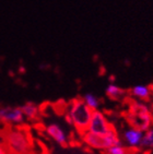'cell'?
I'll return each instance as SVG.
<instances>
[{
  "instance_id": "cell-10",
  "label": "cell",
  "mask_w": 153,
  "mask_h": 154,
  "mask_svg": "<svg viewBox=\"0 0 153 154\" xmlns=\"http://www.w3.org/2000/svg\"><path fill=\"white\" fill-rule=\"evenodd\" d=\"M21 109L23 113L24 117L29 120H37L38 116H39V107L37 104H35L34 102H25L22 105Z\"/></svg>"
},
{
  "instance_id": "cell-7",
  "label": "cell",
  "mask_w": 153,
  "mask_h": 154,
  "mask_svg": "<svg viewBox=\"0 0 153 154\" xmlns=\"http://www.w3.org/2000/svg\"><path fill=\"white\" fill-rule=\"evenodd\" d=\"M46 132L52 139L59 145L66 146L68 144V137L66 132L64 131L59 125L57 124H50L46 127Z\"/></svg>"
},
{
  "instance_id": "cell-3",
  "label": "cell",
  "mask_w": 153,
  "mask_h": 154,
  "mask_svg": "<svg viewBox=\"0 0 153 154\" xmlns=\"http://www.w3.org/2000/svg\"><path fill=\"white\" fill-rule=\"evenodd\" d=\"M127 120L133 128L144 132L149 130L153 125V115L148 105L136 100H130L127 112Z\"/></svg>"
},
{
  "instance_id": "cell-5",
  "label": "cell",
  "mask_w": 153,
  "mask_h": 154,
  "mask_svg": "<svg viewBox=\"0 0 153 154\" xmlns=\"http://www.w3.org/2000/svg\"><path fill=\"white\" fill-rule=\"evenodd\" d=\"M115 129L105 114L103 112H101L98 109H94L92 112L91 120L89 124L88 131L92 132V134H105L108 131Z\"/></svg>"
},
{
  "instance_id": "cell-4",
  "label": "cell",
  "mask_w": 153,
  "mask_h": 154,
  "mask_svg": "<svg viewBox=\"0 0 153 154\" xmlns=\"http://www.w3.org/2000/svg\"><path fill=\"white\" fill-rule=\"evenodd\" d=\"M82 137L83 142L86 145H89L92 149H96V150H102V151H106L108 148L113 146V145H121L120 138L118 137L117 131L113 129V130L108 131L105 134H92L90 131H86Z\"/></svg>"
},
{
  "instance_id": "cell-9",
  "label": "cell",
  "mask_w": 153,
  "mask_h": 154,
  "mask_svg": "<svg viewBox=\"0 0 153 154\" xmlns=\"http://www.w3.org/2000/svg\"><path fill=\"white\" fill-rule=\"evenodd\" d=\"M129 93L131 94L133 98L136 100H140L143 102H150L151 97L153 96V90L152 88L148 85H143V84H138L135 85L130 89Z\"/></svg>"
},
{
  "instance_id": "cell-6",
  "label": "cell",
  "mask_w": 153,
  "mask_h": 154,
  "mask_svg": "<svg viewBox=\"0 0 153 154\" xmlns=\"http://www.w3.org/2000/svg\"><path fill=\"white\" fill-rule=\"evenodd\" d=\"M0 122L9 126H18L24 122L20 106H0Z\"/></svg>"
},
{
  "instance_id": "cell-1",
  "label": "cell",
  "mask_w": 153,
  "mask_h": 154,
  "mask_svg": "<svg viewBox=\"0 0 153 154\" xmlns=\"http://www.w3.org/2000/svg\"><path fill=\"white\" fill-rule=\"evenodd\" d=\"M3 141L10 154H29L32 151V141L24 130L9 127L3 131Z\"/></svg>"
},
{
  "instance_id": "cell-15",
  "label": "cell",
  "mask_w": 153,
  "mask_h": 154,
  "mask_svg": "<svg viewBox=\"0 0 153 154\" xmlns=\"http://www.w3.org/2000/svg\"><path fill=\"white\" fill-rule=\"evenodd\" d=\"M0 154H9L8 153V150H7L6 144H5V141H3L2 136L0 137Z\"/></svg>"
},
{
  "instance_id": "cell-14",
  "label": "cell",
  "mask_w": 153,
  "mask_h": 154,
  "mask_svg": "<svg viewBox=\"0 0 153 154\" xmlns=\"http://www.w3.org/2000/svg\"><path fill=\"white\" fill-rule=\"evenodd\" d=\"M106 154H129V151L124 145H113L106 150Z\"/></svg>"
},
{
  "instance_id": "cell-8",
  "label": "cell",
  "mask_w": 153,
  "mask_h": 154,
  "mask_svg": "<svg viewBox=\"0 0 153 154\" xmlns=\"http://www.w3.org/2000/svg\"><path fill=\"white\" fill-rule=\"evenodd\" d=\"M144 132L136 128H128L123 134V139L127 144L131 148H138L141 144L142 138H143Z\"/></svg>"
},
{
  "instance_id": "cell-11",
  "label": "cell",
  "mask_w": 153,
  "mask_h": 154,
  "mask_svg": "<svg viewBox=\"0 0 153 154\" xmlns=\"http://www.w3.org/2000/svg\"><path fill=\"white\" fill-rule=\"evenodd\" d=\"M105 92L106 95L111 100H114V101H119L126 95V91L123 90L121 88H119L118 85H116L115 83H109L107 88H106Z\"/></svg>"
},
{
  "instance_id": "cell-13",
  "label": "cell",
  "mask_w": 153,
  "mask_h": 154,
  "mask_svg": "<svg viewBox=\"0 0 153 154\" xmlns=\"http://www.w3.org/2000/svg\"><path fill=\"white\" fill-rule=\"evenodd\" d=\"M140 146H142V148H153V128H150L149 130L144 132Z\"/></svg>"
},
{
  "instance_id": "cell-2",
  "label": "cell",
  "mask_w": 153,
  "mask_h": 154,
  "mask_svg": "<svg viewBox=\"0 0 153 154\" xmlns=\"http://www.w3.org/2000/svg\"><path fill=\"white\" fill-rule=\"evenodd\" d=\"M92 112L93 110L84 103L82 97L73 98L68 104L67 115L70 117L72 126L79 131L80 134H83L86 131H88Z\"/></svg>"
},
{
  "instance_id": "cell-16",
  "label": "cell",
  "mask_w": 153,
  "mask_h": 154,
  "mask_svg": "<svg viewBox=\"0 0 153 154\" xmlns=\"http://www.w3.org/2000/svg\"><path fill=\"white\" fill-rule=\"evenodd\" d=\"M152 90H153V88H152Z\"/></svg>"
},
{
  "instance_id": "cell-12",
  "label": "cell",
  "mask_w": 153,
  "mask_h": 154,
  "mask_svg": "<svg viewBox=\"0 0 153 154\" xmlns=\"http://www.w3.org/2000/svg\"><path fill=\"white\" fill-rule=\"evenodd\" d=\"M82 100L92 110L98 109V106H100V100L96 97V95L92 94V93H86V94H84L82 96Z\"/></svg>"
}]
</instances>
